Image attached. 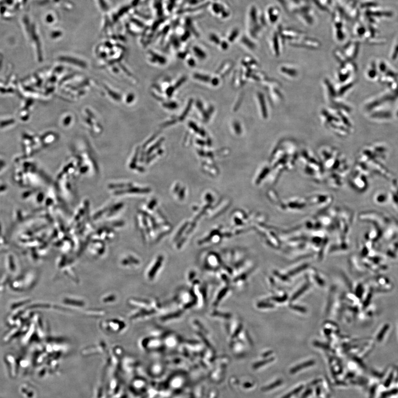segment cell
I'll return each instance as SVG.
<instances>
[{"label": "cell", "mask_w": 398, "mask_h": 398, "mask_svg": "<svg viewBox=\"0 0 398 398\" xmlns=\"http://www.w3.org/2000/svg\"><path fill=\"white\" fill-rule=\"evenodd\" d=\"M268 18L270 21V23L274 24L278 20L279 18V12L276 8H271L269 9L268 12Z\"/></svg>", "instance_id": "obj_1"}, {"label": "cell", "mask_w": 398, "mask_h": 398, "mask_svg": "<svg viewBox=\"0 0 398 398\" xmlns=\"http://www.w3.org/2000/svg\"><path fill=\"white\" fill-rule=\"evenodd\" d=\"M194 51L196 53V55L198 56L201 57V58H205L206 55L204 53L201 51L200 50H198V48H194Z\"/></svg>", "instance_id": "obj_2"}, {"label": "cell", "mask_w": 398, "mask_h": 398, "mask_svg": "<svg viewBox=\"0 0 398 398\" xmlns=\"http://www.w3.org/2000/svg\"><path fill=\"white\" fill-rule=\"evenodd\" d=\"M195 77L197 79H201L202 78V79H204V81H205V82H208L209 80V77H206V76H204V77L203 76H201V75L197 74V75H196Z\"/></svg>", "instance_id": "obj_3"}]
</instances>
